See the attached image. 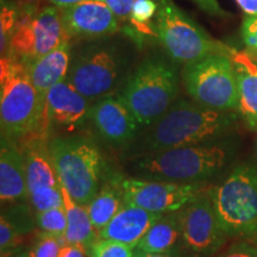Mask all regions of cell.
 Wrapping results in <instances>:
<instances>
[{"instance_id": "cell-1", "label": "cell", "mask_w": 257, "mask_h": 257, "mask_svg": "<svg viewBox=\"0 0 257 257\" xmlns=\"http://www.w3.org/2000/svg\"><path fill=\"white\" fill-rule=\"evenodd\" d=\"M131 41L110 36L72 47L66 80L92 102L115 95L135 68Z\"/></svg>"}, {"instance_id": "cell-2", "label": "cell", "mask_w": 257, "mask_h": 257, "mask_svg": "<svg viewBox=\"0 0 257 257\" xmlns=\"http://www.w3.org/2000/svg\"><path fill=\"white\" fill-rule=\"evenodd\" d=\"M236 120L233 111L211 110L193 100L178 99L160 119L147 127L140 149L144 155L216 142L229 133Z\"/></svg>"}, {"instance_id": "cell-3", "label": "cell", "mask_w": 257, "mask_h": 257, "mask_svg": "<svg viewBox=\"0 0 257 257\" xmlns=\"http://www.w3.org/2000/svg\"><path fill=\"white\" fill-rule=\"evenodd\" d=\"M180 76L178 63L168 55H148L135 66L118 95L141 127L160 119L178 100Z\"/></svg>"}, {"instance_id": "cell-4", "label": "cell", "mask_w": 257, "mask_h": 257, "mask_svg": "<svg viewBox=\"0 0 257 257\" xmlns=\"http://www.w3.org/2000/svg\"><path fill=\"white\" fill-rule=\"evenodd\" d=\"M0 126L2 136L17 143L50 134L46 105L32 83L29 66L9 56L0 61Z\"/></svg>"}, {"instance_id": "cell-5", "label": "cell", "mask_w": 257, "mask_h": 257, "mask_svg": "<svg viewBox=\"0 0 257 257\" xmlns=\"http://www.w3.org/2000/svg\"><path fill=\"white\" fill-rule=\"evenodd\" d=\"M230 149L216 142L144 154L135 160L138 174L152 180L193 184L213 176L226 165Z\"/></svg>"}, {"instance_id": "cell-6", "label": "cell", "mask_w": 257, "mask_h": 257, "mask_svg": "<svg viewBox=\"0 0 257 257\" xmlns=\"http://www.w3.org/2000/svg\"><path fill=\"white\" fill-rule=\"evenodd\" d=\"M57 178L72 198L87 206L99 192L102 165L100 150L87 137L72 135L49 141Z\"/></svg>"}, {"instance_id": "cell-7", "label": "cell", "mask_w": 257, "mask_h": 257, "mask_svg": "<svg viewBox=\"0 0 257 257\" xmlns=\"http://www.w3.org/2000/svg\"><path fill=\"white\" fill-rule=\"evenodd\" d=\"M221 229L227 236L257 237V169L236 167L219 185L208 191Z\"/></svg>"}, {"instance_id": "cell-8", "label": "cell", "mask_w": 257, "mask_h": 257, "mask_svg": "<svg viewBox=\"0 0 257 257\" xmlns=\"http://www.w3.org/2000/svg\"><path fill=\"white\" fill-rule=\"evenodd\" d=\"M154 23L156 38L169 59L178 64L186 66L230 49L214 41L173 0H159Z\"/></svg>"}, {"instance_id": "cell-9", "label": "cell", "mask_w": 257, "mask_h": 257, "mask_svg": "<svg viewBox=\"0 0 257 257\" xmlns=\"http://www.w3.org/2000/svg\"><path fill=\"white\" fill-rule=\"evenodd\" d=\"M181 81L189 98L204 107L217 111L238 107V86L230 49L186 64Z\"/></svg>"}, {"instance_id": "cell-10", "label": "cell", "mask_w": 257, "mask_h": 257, "mask_svg": "<svg viewBox=\"0 0 257 257\" xmlns=\"http://www.w3.org/2000/svg\"><path fill=\"white\" fill-rule=\"evenodd\" d=\"M67 40L70 38L64 30L59 8L48 4L36 12L21 11L6 56L30 66Z\"/></svg>"}, {"instance_id": "cell-11", "label": "cell", "mask_w": 257, "mask_h": 257, "mask_svg": "<svg viewBox=\"0 0 257 257\" xmlns=\"http://www.w3.org/2000/svg\"><path fill=\"white\" fill-rule=\"evenodd\" d=\"M49 141V134H41L16 142L24 155L29 201L37 213L63 206L61 184L51 160Z\"/></svg>"}, {"instance_id": "cell-12", "label": "cell", "mask_w": 257, "mask_h": 257, "mask_svg": "<svg viewBox=\"0 0 257 257\" xmlns=\"http://www.w3.org/2000/svg\"><path fill=\"white\" fill-rule=\"evenodd\" d=\"M119 189L124 204L160 214L180 211L201 193L195 184L137 178L121 179Z\"/></svg>"}, {"instance_id": "cell-13", "label": "cell", "mask_w": 257, "mask_h": 257, "mask_svg": "<svg viewBox=\"0 0 257 257\" xmlns=\"http://www.w3.org/2000/svg\"><path fill=\"white\" fill-rule=\"evenodd\" d=\"M182 243L192 252L210 255L223 245L227 234L221 229L208 194L198 195L179 211Z\"/></svg>"}, {"instance_id": "cell-14", "label": "cell", "mask_w": 257, "mask_h": 257, "mask_svg": "<svg viewBox=\"0 0 257 257\" xmlns=\"http://www.w3.org/2000/svg\"><path fill=\"white\" fill-rule=\"evenodd\" d=\"M60 10L69 38L94 41L113 36L120 30V22L100 0H83Z\"/></svg>"}, {"instance_id": "cell-15", "label": "cell", "mask_w": 257, "mask_h": 257, "mask_svg": "<svg viewBox=\"0 0 257 257\" xmlns=\"http://www.w3.org/2000/svg\"><path fill=\"white\" fill-rule=\"evenodd\" d=\"M89 120L99 136L115 147L133 142L141 128L136 118L118 95L105 96L93 102Z\"/></svg>"}, {"instance_id": "cell-16", "label": "cell", "mask_w": 257, "mask_h": 257, "mask_svg": "<svg viewBox=\"0 0 257 257\" xmlns=\"http://www.w3.org/2000/svg\"><path fill=\"white\" fill-rule=\"evenodd\" d=\"M93 102L76 91L67 80L56 83L46 100V114L49 128L56 126L67 130L81 126L89 119Z\"/></svg>"}, {"instance_id": "cell-17", "label": "cell", "mask_w": 257, "mask_h": 257, "mask_svg": "<svg viewBox=\"0 0 257 257\" xmlns=\"http://www.w3.org/2000/svg\"><path fill=\"white\" fill-rule=\"evenodd\" d=\"M0 199L3 204L29 200L23 152L5 136H2L0 146Z\"/></svg>"}, {"instance_id": "cell-18", "label": "cell", "mask_w": 257, "mask_h": 257, "mask_svg": "<svg viewBox=\"0 0 257 257\" xmlns=\"http://www.w3.org/2000/svg\"><path fill=\"white\" fill-rule=\"evenodd\" d=\"M162 216L130 204H123L112 220L99 232V238L111 239L136 249L152 225Z\"/></svg>"}, {"instance_id": "cell-19", "label": "cell", "mask_w": 257, "mask_h": 257, "mask_svg": "<svg viewBox=\"0 0 257 257\" xmlns=\"http://www.w3.org/2000/svg\"><path fill=\"white\" fill-rule=\"evenodd\" d=\"M238 86L237 111L250 130L257 133V56L230 49Z\"/></svg>"}, {"instance_id": "cell-20", "label": "cell", "mask_w": 257, "mask_h": 257, "mask_svg": "<svg viewBox=\"0 0 257 257\" xmlns=\"http://www.w3.org/2000/svg\"><path fill=\"white\" fill-rule=\"evenodd\" d=\"M69 41H64L55 50L29 66L32 83L44 105L50 89L56 83L66 80L68 75L70 54H72V46Z\"/></svg>"}, {"instance_id": "cell-21", "label": "cell", "mask_w": 257, "mask_h": 257, "mask_svg": "<svg viewBox=\"0 0 257 257\" xmlns=\"http://www.w3.org/2000/svg\"><path fill=\"white\" fill-rule=\"evenodd\" d=\"M61 194H62L63 208L66 211L67 223H68L67 232L64 234L66 243L81 245L88 250L89 246L99 238V234L89 219L87 207L74 200L62 185H61Z\"/></svg>"}, {"instance_id": "cell-22", "label": "cell", "mask_w": 257, "mask_h": 257, "mask_svg": "<svg viewBox=\"0 0 257 257\" xmlns=\"http://www.w3.org/2000/svg\"><path fill=\"white\" fill-rule=\"evenodd\" d=\"M181 239L179 211L165 213L147 231L135 250L148 253L173 251L176 243Z\"/></svg>"}, {"instance_id": "cell-23", "label": "cell", "mask_w": 257, "mask_h": 257, "mask_svg": "<svg viewBox=\"0 0 257 257\" xmlns=\"http://www.w3.org/2000/svg\"><path fill=\"white\" fill-rule=\"evenodd\" d=\"M124 201L119 187L112 185L102 186L93 200L87 205V211L94 229L98 234L112 220L123 206Z\"/></svg>"}, {"instance_id": "cell-24", "label": "cell", "mask_w": 257, "mask_h": 257, "mask_svg": "<svg viewBox=\"0 0 257 257\" xmlns=\"http://www.w3.org/2000/svg\"><path fill=\"white\" fill-rule=\"evenodd\" d=\"M21 10L14 0L0 2V53L2 57L9 53L10 44L17 29Z\"/></svg>"}, {"instance_id": "cell-25", "label": "cell", "mask_w": 257, "mask_h": 257, "mask_svg": "<svg viewBox=\"0 0 257 257\" xmlns=\"http://www.w3.org/2000/svg\"><path fill=\"white\" fill-rule=\"evenodd\" d=\"M37 224L41 231L48 233H53L55 236L64 237L67 232V216L63 206L50 208L44 212L37 213Z\"/></svg>"}, {"instance_id": "cell-26", "label": "cell", "mask_w": 257, "mask_h": 257, "mask_svg": "<svg viewBox=\"0 0 257 257\" xmlns=\"http://www.w3.org/2000/svg\"><path fill=\"white\" fill-rule=\"evenodd\" d=\"M22 236L17 226L4 213L0 218V252L2 257H9L19 252Z\"/></svg>"}, {"instance_id": "cell-27", "label": "cell", "mask_w": 257, "mask_h": 257, "mask_svg": "<svg viewBox=\"0 0 257 257\" xmlns=\"http://www.w3.org/2000/svg\"><path fill=\"white\" fill-rule=\"evenodd\" d=\"M66 244L64 237L41 231L30 250L31 257H59L61 248Z\"/></svg>"}, {"instance_id": "cell-28", "label": "cell", "mask_w": 257, "mask_h": 257, "mask_svg": "<svg viewBox=\"0 0 257 257\" xmlns=\"http://www.w3.org/2000/svg\"><path fill=\"white\" fill-rule=\"evenodd\" d=\"M89 257H135V249L111 239L98 238L87 250Z\"/></svg>"}, {"instance_id": "cell-29", "label": "cell", "mask_w": 257, "mask_h": 257, "mask_svg": "<svg viewBox=\"0 0 257 257\" xmlns=\"http://www.w3.org/2000/svg\"><path fill=\"white\" fill-rule=\"evenodd\" d=\"M242 38L248 49L257 56V17L248 16L242 23Z\"/></svg>"}, {"instance_id": "cell-30", "label": "cell", "mask_w": 257, "mask_h": 257, "mask_svg": "<svg viewBox=\"0 0 257 257\" xmlns=\"http://www.w3.org/2000/svg\"><path fill=\"white\" fill-rule=\"evenodd\" d=\"M108 6L113 15L120 22H128L136 0H100Z\"/></svg>"}, {"instance_id": "cell-31", "label": "cell", "mask_w": 257, "mask_h": 257, "mask_svg": "<svg viewBox=\"0 0 257 257\" xmlns=\"http://www.w3.org/2000/svg\"><path fill=\"white\" fill-rule=\"evenodd\" d=\"M220 257H257V246L248 243H237Z\"/></svg>"}, {"instance_id": "cell-32", "label": "cell", "mask_w": 257, "mask_h": 257, "mask_svg": "<svg viewBox=\"0 0 257 257\" xmlns=\"http://www.w3.org/2000/svg\"><path fill=\"white\" fill-rule=\"evenodd\" d=\"M192 2L195 3L202 11L211 16H214V17L225 18L227 16L226 12L220 8L218 0H192Z\"/></svg>"}, {"instance_id": "cell-33", "label": "cell", "mask_w": 257, "mask_h": 257, "mask_svg": "<svg viewBox=\"0 0 257 257\" xmlns=\"http://www.w3.org/2000/svg\"><path fill=\"white\" fill-rule=\"evenodd\" d=\"M59 257H89L86 250L81 245H73V244H66L60 250Z\"/></svg>"}, {"instance_id": "cell-34", "label": "cell", "mask_w": 257, "mask_h": 257, "mask_svg": "<svg viewBox=\"0 0 257 257\" xmlns=\"http://www.w3.org/2000/svg\"><path fill=\"white\" fill-rule=\"evenodd\" d=\"M14 2L23 12H36L43 6L42 4L43 0H14Z\"/></svg>"}, {"instance_id": "cell-35", "label": "cell", "mask_w": 257, "mask_h": 257, "mask_svg": "<svg viewBox=\"0 0 257 257\" xmlns=\"http://www.w3.org/2000/svg\"><path fill=\"white\" fill-rule=\"evenodd\" d=\"M236 2L246 15L257 17V0H236Z\"/></svg>"}, {"instance_id": "cell-36", "label": "cell", "mask_w": 257, "mask_h": 257, "mask_svg": "<svg viewBox=\"0 0 257 257\" xmlns=\"http://www.w3.org/2000/svg\"><path fill=\"white\" fill-rule=\"evenodd\" d=\"M135 257H181V256H179L174 250H173V251L161 252V253H148V252L138 251V250H136V251H135Z\"/></svg>"}, {"instance_id": "cell-37", "label": "cell", "mask_w": 257, "mask_h": 257, "mask_svg": "<svg viewBox=\"0 0 257 257\" xmlns=\"http://www.w3.org/2000/svg\"><path fill=\"white\" fill-rule=\"evenodd\" d=\"M47 2L51 5L56 6V8L63 9V8H67V6L76 4V3L83 2V0H47Z\"/></svg>"}, {"instance_id": "cell-38", "label": "cell", "mask_w": 257, "mask_h": 257, "mask_svg": "<svg viewBox=\"0 0 257 257\" xmlns=\"http://www.w3.org/2000/svg\"><path fill=\"white\" fill-rule=\"evenodd\" d=\"M9 257H31V253H30V251H19V252H17V253H15V255H12V256H9Z\"/></svg>"}, {"instance_id": "cell-39", "label": "cell", "mask_w": 257, "mask_h": 257, "mask_svg": "<svg viewBox=\"0 0 257 257\" xmlns=\"http://www.w3.org/2000/svg\"><path fill=\"white\" fill-rule=\"evenodd\" d=\"M255 155H256V169H257V135H256V141H255Z\"/></svg>"}]
</instances>
